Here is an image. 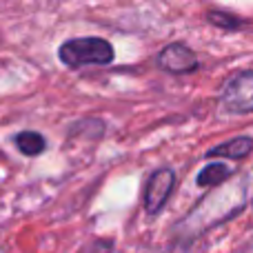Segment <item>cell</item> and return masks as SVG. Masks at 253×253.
I'll return each instance as SVG.
<instances>
[{
    "label": "cell",
    "mask_w": 253,
    "mask_h": 253,
    "mask_svg": "<svg viewBox=\"0 0 253 253\" xmlns=\"http://www.w3.org/2000/svg\"><path fill=\"white\" fill-rule=\"evenodd\" d=\"M114 47L109 40L98 36H84V38H69L58 47V58L69 69H80L89 65H109L114 62Z\"/></svg>",
    "instance_id": "obj_1"
},
{
    "label": "cell",
    "mask_w": 253,
    "mask_h": 253,
    "mask_svg": "<svg viewBox=\"0 0 253 253\" xmlns=\"http://www.w3.org/2000/svg\"><path fill=\"white\" fill-rule=\"evenodd\" d=\"M222 109L227 114H251L253 111V69L231 76L222 89Z\"/></svg>",
    "instance_id": "obj_2"
},
{
    "label": "cell",
    "mask_w": 253,
    "mask_h": 253,
    "mask_svg": "<svg viewBox=\"0 0 253 253\" xmlns=\"http://www.w3.org/2000/svg\"><path fill=\"white\" fill-rule=\"evenodd\" d=\"M158 67L167 74H193L200 67L196 51L191 47H187L184 42H171L158 53Z\"/></svg>",
    "instance_id": "obj_3"
},
{
    "label": "cell",
    "mask_w": 253,
    "mask_h": 253,
    "mask_svg": "<svg viewBox=\"0 0 253 253\" xmlns=\"http://www.w3.org/2000/svg\"><path fill=\"white\" fill-rule=\"evenodd\" d=\"M175 187V173L173 169H158L149 178L147 189H144V211L149 215H156L169 200L171 191Z\"/></svg>",
    "instance_id": "obj_4"
},
{
    "label": "cell",
    "mask_w": 253,
    "mask_h": 253,
    "mask_svg": "<svg viewBox=\"0 0 253 253\" xmlns=\"http://www.w3.org/2000/svg\"><path fill=\"white\" fill-rule=\"evenodd\" d=\"M253 151V138L240 135L229 142H222L218 147L209 149V158H229V160H242Z\"/></svg>",
    "instance_id": "obj_5"
},
{
    "label": "cell",
    "mask_w": 253,
    "mask_h": 253,
    "mask_svg": "<svg viewBox=\"0 0 253 253\" xmlns=\"http://www.w3.org/2000/svg\"><path fill=\"white\" fill-rule=\"evenodd\" d=\"M231 173H233L231 167L222 165V162H211V165H207L205 169L198 173L196 182H198V187H215V184L224 182Z\"/></svg>",
    "instance_id": "obj_6"
},
{
    "label": "cell",
    "mask_w": 253,
    "mask_h": 253,
    "mask_svg": "<svg viewBox=\"0 0 253 253\" xmlns=\"http://www.w3.org/2000/svg\"><path fill=\"white\" fill-rule=\"evenodd\" d=\"M16 147L22 156H40V153L47 149V142L44 138L38 133V131H22V133L16 135Z\"/></svg>",
    "instance_id": "obj_7"
},
{
    "label": "cell",
    "mask_w": 253,
    "mask_h": 253,
    "mask_svg": "<svg viewBox=\"0 0 253 253\" xmlns=\"http://www.w3.org/2000/svg\"><path fill=\"white\" fill-rule=\"evenodd\" d=\"M207 22L213 27H218V29H224V31H236L240 29L242 25H245V20L238 16H233V13H227V11H218V9H211V11H207Z\"/></svg>",
    "instance_id": "obj_8"
}]
</instances>
